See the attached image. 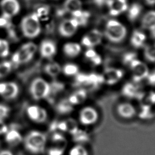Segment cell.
Wrapping results in <instances>:
<instances>
[{
  "label": "cell",
  "instance_id": "cell-10",
  "mask_svg": "<svg viewBox=\"0 0 155 155\" xmlns=\"http://www.w3.org/2000/svg\"><path fill=\"white\" fill-rule=\"evenodd\" d=\"M0 8L2 16L10 19L19 13L21 5L18 0H1Z\"/></svg>",
  "mask_w": 155,
  "mask_h": 155
},
{
  "label": "cell",
  "instance_id": "cell-4",
  "mask_svg": "<svg viewBox=\"0 0 155 155\" xmlns=\"http://www.w3.org/2000/svg\"><path fill=\"white\" fill-rule=\"evenodd\" d=\"M30 92L31 97L36 101L47 98L51 92L50 84L42 78L34 79L30 86Z\"/></svg>",
  "mask_w": 155,
  "mask_h": 155
},
{
  "label": "cell",
  "instance_id": "cell-27",
  "mask_svg": "<svg viewBox=\"0 0 155 155\" xmlns=\"http://www.w3.org/2000/svg\"><path fill=\"white\" fill-rule=\"evenodd\" d=\"M71 17L76 20L79 27H82L88 24L90 18V13L82 9L81 10L71 15Z\"/></svg>",
  "mask_w": 155,
  "mask_h": 155
},
{
  "label": "cell",
  "instance_id": "cell-34",
  "mask_svg": "<svg viewBox=\"0 0 155 155\" xmlns=\"http://www.w3.org/2000/svg\"><path fill=\"white\" fill-rule=\"evenodd\" d=\"M69 155H88V153L84 147L81 145H76L70 150Z\"/></svg>",
  "mask_w": 155,
  "mask_h": 155
},
{
  "label": "cell",
  "instance_id": "cell-30",
  "mask_svg": "<svg viewBox=\"0 0 155 155\" xmlns=\"http://www.w3.org/2000/svg\"><path fill=\"white\" fill-rule=\"evenodd\" d=\"M74 106H73L68 101L67 99L61 100L58 102L56 106V110L58 113L62 114L70 113L73 110Z\"/></svg>",
  "mask_w": 155,
  "mask_h": 155
},
{
  "label": "cell",
  "instance_id": "cell-41",
  "mask_svg": "<svg viewBox=\"0 0 155 155\" xmlns=\"http://www.w3.org/2000/svg\"><path fill=\"white\" fill-rule=\"evenodd\" d=\"M145 4L149 6L155 5V0H144Z\"/></svg>",
  "mask_w": 155,
  "mask_h": 155
},
{
  "label": "cell",
  "instance_id": "cell-32",
  "mask_svg": "<svg viewBox=\"0 0 155 155\" xmlns=\"http://www.w3.org/2000/svg\"><path fill=\"white\" fill-rule=\"evenodd\" d=\"M12 64L7 61L0 62V79L7 76L12 71Z\"/></svg>",
  "mask_w": 155,
  "mask_h": 155
},
{
  "label": "cell",
  "instance_id": "cell-8",
  "mask_svg": "<svg viewBox=\"0 0 155 155\" xmlns=\"http://www.w3.org/2000/svg\"><path fill=\"white\" fill-rule=\"evenodd\" d=\"M102 84L113 85L117 84L124 77V71L119 68L108 67L101 74Z\"/></svg>",
  "mask_w": 155,
  "mask_h": 155
},
{
  "label": "cell",
  "instance_id": "cell-5",
  "mask_svg": "<svg viewBox=\"0 0 155 155\" xmlns=\"http://www.w3.org/2000/svg\"><path fill=\"white\" fill-rule=\"evenodd\" d=\"M37 51V45L31 42L23 44L12 57L13 62L16 64H22L29 62L34 56Z\"/></svg>",
  "mask_w": 155,
  "mask_h": 155
},
{
  "label": "cell",
  "instance_id": "cell-28",
  "mask_svg": "<svg viewBox=\"0 0 155 155\" xmlns=\"http://www.w3.org/2000/svg\"><path fill=\"white\" fill-rule=\"evenodd\" d=\"M59 128L64 131L74 133L78 130L76 122L73 119H67L58 124Z\"/></svg>",
  "mask_w": 155,
  "mask_h": 155
},
{
  "label": "cell",
  "instance_id": "cell-11",
  "mask_svg": "<svg viewBox=\"0 0 155 155\" xmlns=\"http://www.w3.org/2000/svg\"><path fill=\"white\" fill-rule=\"evenodd\" d=\"M98 118L97 111L90 106L83 107L79 113V120L84 125H93L97 121Z\"/></svg>",
  "mask_w": 155,
  "mask_h": 155
},
{
  "label": "cell",
  "instance_id": "cell-23",
  "mask_svg": "<svg viewBox=\"0 0 155 155\" xmlns=\"http://www.w3.org/2000/svg\"><path fill=\"white\" fill-rule=\"evenodd\" d=\"M84 57L88 62L94 66L101 65L102 61L101 56L94 48H87L84 53Z\"/></svg>",
  "mask_w": 155,
  "mask_h": 155
},
{
  "label": "cell",
  "instance_id": "cell-37",
  "mask_svg": "<svg viewBox=\"0 0 155 155\" xmlns=\"http://www.w3.org/2000/svg\"><path fill=\"white\" fill-rule=\"evenodd\" d=\"M148 83L152 86H155V71L149 73L147 78Z\"/></svg>",
  "mask_w": 155,
  "mask_h": 155
},
{
  "label": "cell",
  "instance_id": "cell-39",
  "mask_svg": "<svg viewBox=\"0 0 155 155\" xmlns=\"http://www.w3.org/2000/svg\"><path fill=\"white\" fill-rule=\"evenodd\" d=\"M108 0H93L94 4L97 6H103L106 5Z\"/></svg>",
  "mask_w": 155,
  "mask_h": 155
},
{
  "label": "cell",
  "instance_id": "cell-22",
  "mask_svg": "<svg viewBox=\"0 0 155 155\" xmlns=\"http://www.w3.org/2000/svg\"><path fill=\"white\" fill-rule=\"evenodd\" d=\"M87 91L84 88H79L72 92L67 99L73 106H76L84 103L87 99Z\"/></svg>",
  "mask_w": 155,
  "mask_h": 155
},
{
  "label": "cell",
  "instance_id": "cell-14",
  "mask_svg": "<svg viewBox=\"0 0 155 155\" xmlns=\"http://www.w3.org/2000/svg\"><path fill=\"white\" fill-rule=\"evenodd\" d=\"M106 5L109 14L116 17L126 12L128 4L127 0H108Z\"/></svg>",
  "mask_w": 155,
  "mask_h": 155
},
{
  "label": "cell",
  "instance_id": "cell-25",
  "mask_svg": "<svg viewBox=\"0 0 155 155\" xmlns=\"http://www.w3.org/2000/svg\"><path fill=\"white\" fill-rule=\"evenodd\" d=\"M126 12L128 19L131 21H134L140 16L142 12V7L140 4L134 2L128 5Z\"/></svg>",
  "mask_w": 155,
  "mask_h": 155
},
{
  "label": "cell",
  "instance_id": "cell-7",
  "mask_svg": "<svg viewBox=\"0 0 155 155\" xmlns=\"http://www.w3.org/2000/svg\"><path fill=\"white\" fill-rule=\"evenodd\" d=\"M104 34L99 30L94 28L86 33L81 38V45L87 48H94L102 41Z\"/></svg>",
  "mask_w": 155,
  "mask_h": 155
},
{
  "label": "cell",
  "instance_id": "cell-16",
  "mask_svg": "<svg viewBox=\"0 0 155 155\" xmlns=\"http://www.w3.org/2000/svg\"><path fill=\"white\" fill-rule=\"evenodd\" d=\"M116 111L119 116L126 119L133 118L136 114V110L134 106L127 102L119 104L116 108Z\"/></svg>",
  "mask_w": 155,
  "mask_h": 155
},
{
  "label": "cell",
  "instance_id": "cell-24",
  "mask_svg": "<svg viewBox=\"0 0 155 155\" xmlns=\"http://www.w3.org/2000/svg\"><path fill=\"white\" fill-rule=\"evenodd\" d=\"M63 7L65 12L71 15L82 9V2L81 0H65Z\"/></svg>",
  "mask_w": 155,
  "mask_h": 155
},
{
  "label": "cell",
  "instance_id": "cell-3",
  "mask_svg": "<svg viewBox=\"0 0 155 155\" xmlns=\"http://www.w3.org/2000/svg\"><path fill=\"white\" fill-rule=\"evenodd\" d=\"M21 30L23 35L29 39L38 36L41 32V25L38 15L31 13L24 17L21 21Z\"/></svg>",
  "mask_w": 155,
  "mask_h": 155
},
{
  "label": "cell",
  "instance_id": "cell-40",
  "mask_svg": "<svg viewBox=\"0 0 155 155\" xmlns=\"http://www.w3.org/2000/svg\"><path fill=\"white\" fill-rule=\"evenodd\" d=\"M0 155H14L13 153L8 150H3L0 151Z\"/></svg>",
  "mask_w": 155,
  "mask_h": 155
},
{
  "label": "cell",
  "instance_id": "cell-29",
  "mask_svg": "<svg viewBox=\"0 0 155 155\" xmlns=\"http://www.w3.org/2000/svg\"><path fill=\"white\" fill-rule=\"evenodd\" d=\"M62 72L67 76H76L79 73V67L76 64L68 62L62 67Z\"/></svg>",
  "mask_w": 155,
  "mask_h": 155
},
{
  "label": "cell",
  "instance_id": "cell-15",
  "mask_svg": "<svg viewBox=\"0 0 155 155\" xmlns=\"http://www.w3.org/2000/svg\"><path fill=\"white\" fill-rule=\"evenodd\" d=\"M39 53L43 58L47 59L53 58L57 53L56 43L50 39L42 41L39 46Z\"/></svg>",
  "mask_w": 155,
  "mask_h": 155
},
{
  "label": "cell",
  "instance_id": "cell-6",
  "mask_svg": "<svg viewBox=\"0 0 155 155\" xmlns=\"http://www.w3.org/2000/svg\"><path fill=\"white\" fill-rule=\"evenodd\" d=\"M131 76L134 82H139L145 79L150 73L147 65L143 61L136 59L129 65Z\"/></svg>",
  "mask_w": 155,
  "mask_h": 155
},
{
  "label": "cell",
  "instance_id": "cell-33",
  "mask_svg": "<svg viewBox=\"0 0 155 155\" xmlns=\"http://www.w3.org/2000/svg\"><path fill=\"white\" fill-rule=\"evenodd\" d=\"M9 43L5 39L0 38V58H5L9 54Z\"/></svg>",
  "mask_w": 155,
  "mask_h": 155
},
{
  "label": "cell",
  "instance_id": "cell-36",
  "mask_svg": "<svg viewBox=\"0 0 155 155\" xmlns=\"http://www.w3.org/2000/svg\"><path fill=\"white\" fill-rule=\"evenodd\" d=\"M137 58V54L135 53L128 52L125 53L123 57V62L125 65L128 67V65Z\"/></svg>",
  "mask_w": 155,
  "mask_h": 155
},
{
  "label": "cell",
  "instance_id": "cell-19",
  "mask_svg": "<svg viewBox=\"0 0 155 155\" xmlns=\"http://www.w3.org/2000/svg\"><path fill=\"white\" fill-rule=\"evenodd\" d=\"M147 37L144 31L140 30H135L130 36V44L135 48L144 47Z\"/></svg>",
  "mask_w": 155,
  "mask_h": 155
},
{
  "label": "cell",
  "instance_id": "cell-13",
  "mask_svg": "<svg viewBox=\"0 0 155 155\" xmlns=\"http://www.w3.org/2000/svg\"><path fill=\"white\" fill-rule=\"evenodd\" d=\"M19 92L18 84L14 82H0V96L6 100L15 99Z\"/></svg>",
  "mask_w": 155,
  "mask_h": 155
},
{
  "label": "cell",
  "instance_id": "cell-2",
  "mask_svg": "<svg viewBox=\"0 0 155 155\" xmlns=\"http://www.w3.org/2000/svg\"><path fill=\"white\" fill-rule=\"evenodd\" d=\"M127 28L120 21L110 19L105 24L104 36L111 42H122L127 36Z\"/></svg>",
  "mask_w": 155,
  "mask_h": 155
},
{
  "label": "cell",
  "instance_id": "cell-38",
  "mask_svg": "<svg viewBox=\"0 0 155 155\" xmlns=\"http://www.w3.org/2000/svg\"><path fill=\"white\" fill-rule=\"evenodd\" d=\"M8 129V126L4 121H0V135L5 134Z\"/></svg>",
  "mask_w": 155,
  "mask_h": 155
},
{
  "label": "cell",
  "instance_id": "cell-21",
  "mask_svg": "<svg viewBox=\"0 0 155 155\" xmlns=\"http://www.w3.org/2000/svg\"><path fill=\"white\" fill-rule=\"evenodd\" d=\"M5 135V140L8 145L15 147L19 145L23 141V137L21 133L16 129H8Z\"/></svg>",
  "mask_w": 155,
  "mask_h": 155
},
{
  "label": "cell",
  "instance_id": "cell-17",
  "mask_svg": "<svg viewBox=\"0 0 155 155\" xmlns=\"http://www.w3.org/2000/svg\"><path fill=\"white\" fill-rule=\"evenodd\" d=\"M64 54L69 58H75L81 53L82 45L76 42H68L62 47Z\"/></svg>",
  "mask_w": 155,
  "mask_h": 155
},
{
  "label": "cell",
  "instance_id": "cell-35",
  "mask_svg": "<svg viewBox=\"0 0 155 155\" xmlns=\"http://www.w3.org/2000/svg\"><path fill=\"white\" fill-rule=\"evenodd\" d=\"M10 108L3 104L0 103V121H4L10 114Z\"/></svg>",
  "mask_w": 155,
  "mask_h": 155
},
{
  "label": "cell",
  "instance_id": "cell-20",
  "mask_svg": "<svg viewBox=\"0 0 155 155\" xmlns=\"http://www.w3.org/2000/svg\"><path fill=\"white\" fill-rule=\"evenodd\" d=\"M136 82H127L126 83L122 90V94L128 98H137L139 99L142 94L140 88Z\"/></svg>",
  "mask_w": 155,
  "mask_h": 155
},
{
  "label": "cell",
  "instance_id": "cell-31",
  "mask_svg": "<svg viewBox=\"0 0 155 155\" xmlns=\"http://www.w3.org/2000/svg\"><path fill=\"white\" fill-rule=\"evenodd\" d=\"M143 55L145 58L150 62H155V43L144 46Z\"/></svg>",
  "mask_w": 155,
  "mask_h": 155
},
{
  "label": "cell",
  "instance_id": "cell-18",
  "mask_svg": "<svg viewBox=\"0 0 155 155\" xmlns=\"http://www.w3.org/2000/svg\"><path fill=\"white\" fill-rule=\"evenodd\" d=\"M142 27L155 35V10L147 12L141 19Z\"/></svg>",
  "mask_w": 155,
  "mask_h": 155
},
{
  "label": "cell",
  "instance_id": "cell-26",
  "mask_svg": "<svg viewBox=\"0 0 155 155\" xmlns=\"http://www.w3.org/2000/svg\"><path fill=\"white\" fill-rule=\"evenodd\" d=\"M45 73L51 78L57 77L62 72V67L55 61H50L44 67Z\"/></svg>",
  "mask_w": 155,
  "mask_h": 155
},
{
  "label": "cell",
  "instance_id": "cell-1",
  "mask_svg": "<svg viewBox=\"0 0 155 155\" xmlns=\"http://www.w3.org/2000/svg\"><path fill=\"white\" fill-rule=\"evenodd\" d=\"M22 142L27 151L33 154H39L44 153L47 139L44 133L38 130H32L27 134Z\"/></svg>",
  "mask_w": 155,
  "mask_h": 155
},
{
  "label": "cell",
  "instance_id": "cell-9",
  "mask_svg": "<svg viewBox=\"0 0 155 155\" xmlns=\"http://www.w3.org/2000/svg\"><path fill=\"white\" fill-rule=\"evenodd\" d=\"M79 27L76 20L71 17L61 21L58 27V31L61 36L70 38L76 34Z\"/></svg>",
  "mask_w": 155,
  "mask_h": 155
},
{
  "label": "cell",
  "instance_id": "cell-12",
  "mask_svg": "<svg viewBox=\"0 0 155 155\" xmlns=\"http://www.w3.org/2000/svg\"><path fill=\"white\" fill-rule=\"evenodd\" d=\"M27 114L28 118L37 124L45 122L48 117V114L45 108L36 105H32L27 108Z\"/></svg>",
  "mask_w": 155,
  "mask_h": 155
}]
</instances>
